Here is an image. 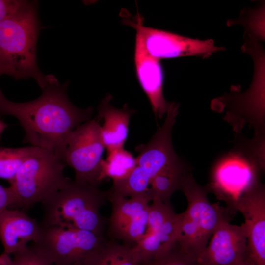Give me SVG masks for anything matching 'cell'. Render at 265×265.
<instances>
[{"label": "cell", "instance_id": "cell-24", "mask_svg": "<svg viewBox=\"0 0 265 265\" xmlns=\"http://www.w3.org/2000/svg\"><path fill=\"white\" fill-rule=\"evenodd\" d=\"M24 0H0V24L8 15L15 12Z\"/></svg>", "mask_w": 265, "mask_h": 265}, {"label": "cell", "instance_id": "cell-9", "mask_svg": "<svg viewBox=\"0 0 265 265\" xmlns=\"http://www.w3.org/2000/svg\"><path fill=\"white\" fill-rule=\"evenodd\" d=\"M106 240L87 230L50 226L42 227L40 238L34 244L55 265H86Z\"/></svg>", "mask_w": 265, "mask_h": 265}, {"label": "cell", "instance_id": "cell-11", "mask_svg": "<svg viewBox=\"0 0 265 265\" xmlns=\"http://www.w3.org/2000/svg\"><path fill=\"white\" fill-rule=\"evenodd\" d=\"M106 192L111 206L107 228L109 239L131 248L145 233L152 198L149 193L126 198Z\"/></svg>", "mask_w": 265, "mask_h": 265}, {"label": "cell", "instance_id": "cell-28", "mask_svg": "<svg viewBox=\"0 0 265 265\" xmlns=\"http://www.w3.org/2000/svg\"><path fill=\"white\" fill-rule=\"evenodd\" d=\"M255 265L253 263V262L251 260H250L248 258H247L246 260H245L244 261L241 263L235 264V265Z\"/></svg>", "mask_w": 265, "mask_h": 265}, {"label": "cell", "instance_id": "cell-20", "mask_svg": "<svg viewBox=\"0 0 265 265\" xmlns=\"http://www.w3.org/2000/svg\"><path fill=\"white\" fill-rule=\"evenodd\" d=\"M86 265H140L130 248L120 242L106 240Z\"/></svg>", "mask_w": 265, "mask_h": 265}, {"label": "cell", "instance_id": "cell-13", "mask_svg": "<svg viewBox=\"0 0 265 265\" xmlns=\"http://www.w3.org/2000/svg\"><path fill=\"white\" fill-rule=\"evenodd\" d=\"M243 215L247 237V257L255 265H265V191L259 183L238 198L231 213Z\"/></svg>", "mask_w": 265, "mask_h": 265}, {"label": "cell", "instance_id": "cell-5", "mask_svg": "<svg viewBox=\"0 0 265 265\" xmlns=\"http://www.w3.org/2000/svg\"><path fill=\"white\" fill-rule=\"evenodd\" d=\"M65 166L52 151L34 146L9 187L13 198L12 206L28 210L68 186L72 180L63 174Z\"/></svg>", "mask_w": 265, "mask_h": 265}, {"label": "cell", "instance_id": "cell-19", "mask_svg": "<svg viewBox=\"0 0 265 265\" xmlns=\"http://www.w3.org/2000/svg\"><path fill=\"white\" fill-rule=\"evenodd\" d=\"M107 153L106 159H103L101 162L99 184L106 178L111 179L113 183L127 178L136 166V158L124 148Z\"/></svg>", "mask_w": 265, "mask_h": 265}, {"label": "cell", "instance_id": "cell-12", "mask_svg": "<svg viewBox=\"0 0 265 265\" xmlns=\"http://www.w3.org/2000/svg\"><path fill=\"white\" fill-rule=\"evenodd\" d=\"M152 201L145 233L130 248L139 264L170 249L176 243L179 233L182 214L176 213L171 204L158 198H153Z\"/></svg>", "mask_w": 265, "mask_h": 265}, {"label": "cell", "instance_id": "cell-14", "mask_svg": "<svg viewBox=\"0 0 265 265\" xmlns=\"http://www.w3.org/2000/svg\"><path fill=\"white\" fill-rule=\"evenodd\" d=\"M223 221L215 229L197 261L200 265H232L247 259L245 226Z\"/></svg>", "mask_w": 265, "mask_h": 265}, {"label": "cell", "instance_id": "cell-6", "mask_svg": "<svg viewBox=\"0 0 265 265\" xmlns=\"http://www.w3.org/2000/svg\"><path fill=\"white\" fill-rule=\"evenodd\" d=\"M178 106L175 103H169L163 124L148 143L136 148L139 155L135 167L127 178L113 183L110 191L126 198L147 193L151 180L180 159L174 150L171 138Z\"/></svg>", "mask_w": 265, "mask_h": 265}, {"label": "cell", "instance_id": "cell-15", "mask_svg": "<svg viewBox=\"0 0 265 265\" xmlns=\"http://www.w3.org/2000/svg\"><path fill=\"white\" fill-rule=\"evenodd\" d=\"M134 62L139 83L146 94L156 118L166 113L169 103L163 94L164 73L160 61L148 55L135 42Z\"/></svg>", "mask_w": 265, "mask_h": 265}, {"label": "cell", "instance_id": "cell-23", "mask_svg": "<svg viewBox=\"0 0 265 265\" xmlns=\"http://www.w3.org/2000/svg\"><path fill=\"white\" fill-rule=\"evenodd\" d=\"M13 265H53L47 253L35 244L14 253Z\"/></svg>", "mask_w": 265, "mask_h": 265}, {"label": "cell", "instance_id": "cell-8", "mask_svg": "<svg viewBox=\"0 0 265 265\" xmlns=\"http://www.w3.org/2000/svg\"><path fill=\"white\" fill-rule=\"evenodd\" d=\"M122 21L135 29V41L146 53L159 60L189 56L206 57L223 50L215 46L212 40L193 39L145 26L143 18L138 12L132 18L124 17Z\"/></svg>", "mask_w": 265, "mask_h": 265}, {"label": "cell", "instance_id": "cell-29", "mask_svg": "<svg viewBox=\"0 0 265 265\" xmlns=\"http://www.w3.org/2000/svg\"><path fill=\"white\" fill-rule=\"evenodd\" d=\"M2 75H7V72L6 69L0 64V76Z\"/></svg>", "mask_w": 265, "mask_h": 265}, {"label": "cell", "instance_id": "cell-18", "mask_svg": "<svg viewBox=\"0 0 265 265\" xmlns=\"http://www.w3.org/2000/svg\"><path fill=\"white\" fill-rule=\"evenodd\" d=\"M190 172L189 167L181 159L161 171L149 183L148 193L152 200L158 198L163 203L171 204L172 194L180 190L184 178Z\"/></svg>", "mask_w": 265, "mask_h": 265}, {"label": "cell", "instance_id": "cell-22", "mask_svg": "<svg viewBox=\"0 0 265 265\" xmlns=\"http://www.w3.org/2000/svg\"><path fill=\"white\" fill-rule=\"evenodd\" d=\"M140 265H200L198 262L180 249L177 242L170 249Z\"/></svg>", "mask_w": 265, "mask_h": 265}, {"label": "cell", "instance_id": "cell-4", "mask_svg": "<svg viewBox=\"0 0 265 265\" xmlns=\"http://www.w3.org/2000/svg\"><path fill=\"white\" fill-rule=\"evenodd\" d=\"M186 198L187 207L181 213L177 239L180 250L197 260L206 247L214 231L231 216L226 208L211 203L206 187L201 186L190 172L184 178L181 189Z\"/></svg>", "mask_w": 265, "mask_h": 265}, {"label": "cell", "instance_id": "cell-17", "mask_svg": "<svg viewBox=\"0 0 265 265\" xmlns=\"http://www.w3.org/2000/svg\"><path fill=\"white\" fill-rule=\"evenodd\" d=\"M112 98L107 94L102 100L96 117L99 121L103 120L100 135L107 152L123 148L128 134L130 118L134 112L126 104L122 108L113 106L110 104Z\"/></svg>", "mask_w": 265, "mask_h": 265}, {"label": "cell", "instance_id": "cell-3", "mask_svg": "<svg viewBox=\"0 0 265 265\" xmlns=\"http://www.w3.org/2000/svg\"><path fill=\"white\" fill-rule=\"evenodd\" d=\"M107 200V192L97 186L73 180L44 202L42 227L59 226L91 231L105 237V221L101 207Z\"/></svg>", "mask_w": 265, "mask_h": 265}, {"label": "cell", "instance_id": "cell-26", "mask_svg": "<svg viewBox=\"0 0 265 265\" xmlns=\"http://www.w3.org/2000/svg\"><path fill=\"white\" fill-rule=\"evenodd\" d=\"M0 265H13L9 254L4 252L0 255Z\"/></svg>", "mask_w": 265, "mask_h": 265}, {"label": "cell", "instance_id": "cell-27", "mask_svg": "<svg viewBox=\"0 0 265 265\" xmlns=\"http://www.w3.org/2000/svg\"><path fill=\"white\" fill-rule=\"evenodd\" d=\"M7 127L8 124H6L2 120L0 119V136Z\"/></svg>", "mask_w": 265, "mask_h": 265}, {"label": "cell", "instance_id": "cell-10", "mask_svg": "<svg viewBox=\"0 0 265 265\" xmlns=\"http://www.w3.org/2000/svg\"><path fill=\"white\" fill-rule=\"evenodd\" d=\"M100 127L96 117L77 127L67 139L64 159L75 171V181L97 187L105 149Z\"/></svg>", "mask_w": 265, "mask_h": 265}, {"label": "cell", "instance_id": "cell-21", "mask_svg": "<svg viewBox=\"0 0 265 265\" xmlns=\"http://www.w3.org/2000/svg\"><path fill=\"white\" fill-rule=\"evenodd\" d=\"M34 146L20 148L0 147V178L7 180L11 185L17 173Z\"/></svg>", "mask_w": 265, "mask_h": 265}, {"label": "cell", "instance_id": "cell-1", "mask_svg": "<svg viewBox=\"0 0 265 265\" xmlns=\"http://www.w3.org/2000/svg\"><path fill=\"white\" fill-rule=\"evenodd\" d=\"M68 85L58 81L49 84L38 98L24 103L9 101L0 88V113L18 119L25 131L23 142L49 150L64 163L69 135L90 120L93 111L74 106L67 96Z\"/></svg>", "mask_w": 265, "mask_h": 265}, {"label": "cell", "instance_id": "cell-25", "mask_svg": "<svg viewBox=\"0 0 265 265\" xmlns=\"http://www.w3.org/2000/svg\"><path fill=\"white\" fill-rule=\"evenodd\" d=\"M13 204V198L10 188L0 185V215Z\"/></svg>", "mask_w": 265, "mask_h": 265}, {"label": "cell", "instance_id": "cell-2", "mask_svg": "<svg viewBox=\"0 0 265 265\" xmlns=\"http://www.w3.org/2000/svg\"><path fill=\"white\" fill-rule=\"evenodd\" d=\"M37 2L24 0L0 24V64L15 80L32 78L41 90L58 81L40 70L36 59L39 31Z\"/></svg>", "mask_w": 265, "mask_h": 265}, {"label": "cell", "instance_id": "cell-7", "mask_svg": "<svg viewBox=\"0 0 265 265\" xmlns=\"http://www.w3.org/2000/svg\"><path fill=\"white\" fill-rule=\"evenodd\" d=\"M263 171L251 156L238 147L221 156L213 166L211 182L206 186L227 204L231 214L236 201L260 182L258 174ZM232 216V215H231Z\"/></svg>", "mask_w": 265, "mask_h": 265}, {"label": "cell", "instance_id": "cell-16", "mask_svg": "<svg viewBox=\"0 0 265 265\" xmlns=\"http://www.w3.org/2000/svg\"><path fill=\"white\" fill-rule=\"evenodd\" d=\"M42 227L35 219L18 210H5L0 215V239L7 254L24 249L30 241L39 239Z\"/></svg>", "mask_w": 265, "mask_h": 265}]
</instances>
